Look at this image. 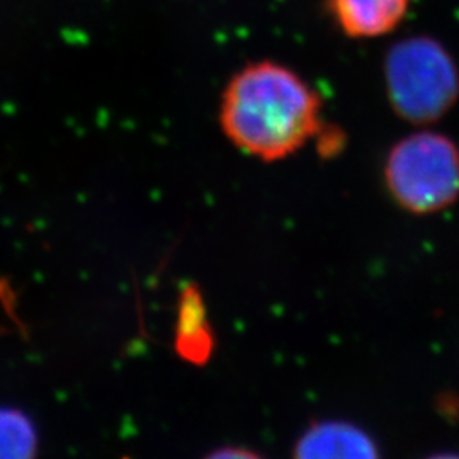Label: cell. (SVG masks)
<instances>
[{"label":"cell","mask_w":459,"mask_h":459,"mask_svg":"<svg viewBox=\"0 0 459 459\" xmlns=\"http://www.w3.org/2000/svg\"><path fill=\"white\" fill-rule=\"evenodd\" d=\"M322 100L288 66L257 62L230 81L220 123L230 142L252 157L274 162L316 136Z\"/></svg>","instance_id":"cell-1"},{"label":"cell","mask_w":459,"mask_h":459,"mask_svg":"<svg viewBox=\"0 0 459 459\" xmlns=\"http://www.w3.org/2000/svg\"><path fill=\"white\" fill-rule=\"evenodd\" d=\"M388 98L413 125L441 119L459 98V70L443 45L427 36L394 43L385 60Z\"/></svg>","instance_id":"cell-2"},{"label":"cell","mask_w":459,"mask_h":459,"mask_svg":"<svg viewBox=\"0 0 459 459\" xmlns=\"http://www.w3.org/2000/svg\"><path fill=\"white\" fill-rule=\"evenodd\" d=\"M385 181L407 212H441L459 196L458 148L439 133L411 134L390 150Z\"/></svg>","instance_id":"cell-3"},{"label":"cell","mask_w":459,"mask_h":459,"mask_svg":"<svg viewBox=\"0 0 459 459\" xmlns=\"http://www.w3.org/2000/svg\"><path fill=\"white\" fill-rule=\"evenodd\" d=\"M298 458H377V444L359 427L327 420L310 427L296 443Z\"/></svg>","instance_id":"cell-4"},{"label":"cell","mask_w":459,"mask_h":459,"mask_svg":"<svg viewBox=\"0 0 459 459\" xmlns=\"http://www.w3.org/2000/svg\"><path fill=\"white\" fill-rule=\"evenodd\" d=\"M328 11L351 38L390 33L407 14L411 0H327Z\"/></svg>","instance_id":"cell-5"},{"label":"cell","mask_w":459,"mask_h":459,"mask_svg":"<svg viewBox=\"0 0 459 459\" xmlns=\"http://www.w3.org/2000/svg\"><path fill=\"white\" fill-rule=\"evenodd\" d=\"M176 349L186 361L203 364L213 351V335L208 325L203 298L195 286L182 291L178 315Z\"/></svg>","instance_id":"cell-6"},{"label":"cell","mask_w":459,"mask_h":459,"mask_svg":"<svg viewBox=\"0 0 459 459\" xmlns=\"http://www.w3.org/2000/svg\"><path fill=\"white\" fill-rule=\"evenodd\" d=\"M38 455V432L24 411L0 407V458L26 459Z\"/></svg>","instance_id":"cell-7"}]
</instances>
